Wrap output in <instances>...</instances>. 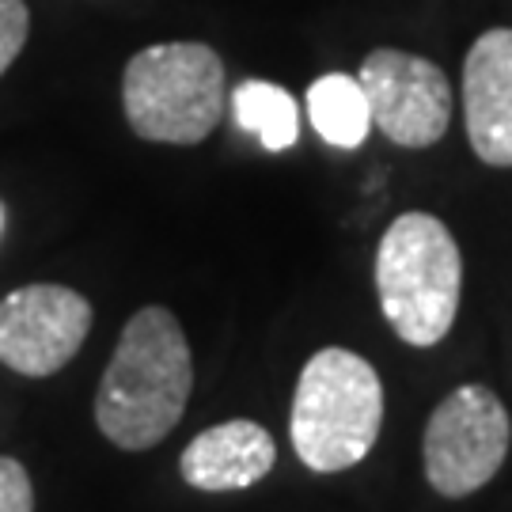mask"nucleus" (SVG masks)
I'll return each instance as SVG.
<instances>
[{
	"label": "nucleus",
	"instance_id": "nucleus-7",
	"mask_svg": "<svg viewBox=\"0 0 512 512\" xmlns=\"http://www.w3.org/2000/svg\"><path fill=\"white\" fill-rule=\"evenodd\" d=\"M361 88L368 95L372 126L403 148H429L452 122V84L429 57L406 50H372L361 61Z\"/></svg>",
	"mask_w": 512,
	"mask_h": 512
},
{
	"label": "nucleus",
	"instance_id": "nucleus-13",
	"mask_svg": "<svg viewBox=\"0 0 512 512\" xmlns=\"http://www.w3.org/2000/svg\"><path fill=\"white\" fill-rule=\"evenodd\" d=\"M0 512H35L31 475L12 456H0Z\"/></svg>",
	"mask_w": 512,
	"mask_h": 512
},
{
	"label": "nucleus",
	"instance_id": "nucleus-1",
	"mask_svg": "<svg viewBox=\"0 0 512 512\" xmlns=\"http://www.w3.org/2000/svg\"><path fill=\"white\" fill-rule=\"evenodd\" d=\"M194 391V353L175 311L148 304L122 327L95 391V425L122 452H148L183 421Z\"/></svg>",
	"mask_w": 512,
	"mask_h": 512
},
{
	"label": "nucleus",
	"instance_id": "nucleus-8",
	"mask_svg": "<svg viewBox=\"0 0 512 512\" xmlns=\"http://www.w3.org/2000/svg\"><path fill=\"white\" fill-rule=\"evenodd\" d=\"M467 141L490 167H512V27L478 35L463 61Z\"/></svg>",
	"mask_w": 512,
	"mask_h": 512
},
{
	"label": "nucleus",
	"instance_id": "nucleus-11",
	"mask_svg": "<svg viewBox=\"0 0 512 512\" xmlns=\"http://www.w3.org/2000/svg\"><path fill=\"white\" fill-rule=\"evenodd\" d=\"M232 110H236L239 129L258 137L262 148H270V152H285L300 137L296 99L270 80H243L232 92Z\"/></svg>",
	"mask_w": 512,
	"mask_h": 512
},
{
	"label": "nucleus",
	"instance_id": "nucleus-9",
	"mask_svg": "<svg viewBox=\"0 0 512 512\" xmlns=\"http://www.w3.org/2000/svg\"><path fill=\"white\" fill-rule=\"evenodd\" d=\"M277 444L258 421L236 418L209 425L190 440L179 456V475L202 494L251 490L274 471Z\"/></svg>",
	"mask_w": 512,
	"mask_h": 512
},
{
	"label": "nucleus",
	"instance_id": "nucleus-5",
	"mask_svg": "<svg viewBox=\"0 0 512 512\" xmlns=\"http://www.w3.org/2000/svg\"><path fill=\"white\" fill-rule=\"evenodd\" d=\"M512 421L490 387L463 384L448 391L425 421V478L440 497H471L494 482L509 456Z\"/></svg>",
	"mask_w": 512,
	"mask_h": 512
},
{
	"label": "nucleus",
	"instance_id": "nucleus-10",
	"mask_svg": "<svg viewBox=\"0 0 512 512\" xmlns=\"http://www.w3.org/2000/svg\"><path fill=\"white\" fill-rule=\"evenodd\" d=\"M308 118L315 133L334 148L365 145L372 133V110L357 76L327 73L308 88Z\"/></svg>",
	"mask_w": 512,
	"mask_h": 512
},
{
	"label": "nucleus",
	"instance_id": "nucleus-6",
	"mask_svg": "<svg viewBox=\"0 0 512 512\" xmlns=\"http://www.w3.org/2000/svg\"><path fill=\"white\" fill-rule=\"evenodd\" d=\"M92 304L69 285H23L0 300V365L19 376H54L73 361L88 330Z\"/></svg>",
	"mask_w": 512,
	"mask_h": 512
},
{
	"label": "nucleus",
	"instance_id": "nucleus-14",
	"mask_svg": "<svg viewBox=\"0 0 512 512\" xmlns=\"http://www.w3.org/2000/svg\"><path fill=\"white\" fill-rule=\"evenodd\" d=\"M0 228H4V205H0Z\"/></svg>",
	"mask_w": 512,
	"mask_h": 512
},
{
	"label": "nucleus",
	"instance_id": "nucleus-2",
	"mask_svg": "<svg viewBox=\"0 0 512 512\" xmlns=\"http://www.w3.org/2000/svg\"><path fill=\"white\" fill-rule=\"evenodd\" d=\"M384 425V384L361 353L327 346L311 353L296 380L289 437L315 475H338L372 452Z\"/></svg>",
	"mask_w": 512,
	"mask_h": 512
},
{
	"label": "nucleus",
	"instance_id": "nucleus-4",
	"mask_svg": "<svg viewBox=\"0 0 512 512\" xmlns=\"http://www.w3.org/2000/svg\"><path fill=\"white\" fill-rule=\"evenodd\" d=\"M224 103V61L205 42H156L129 57L122 107L141 141L198 145L220 126Z\"/></svg>",
	"mask_w": 512,
	"mask_h": 512
},
{
	"label": "nucleus",
	"instance_id": "nucleus-3",
	"mask_svg": "<svg viewBox=\"0 0 512 512\" xmlns=\"http://www.w3.org/2000/svg\"><path fill=\"white\" fill-rule=\"evenodd\" d=\"M376 296L406 346L444 342L463 296V255L444 220L418 209L391 220L376 247Z\"/></svg>",
	"mask_w": 512,
	"mask_h": 512
},
{
	"label": "nucleus",
	"instance_id": "nucleus-12",
	"mask_svg": "<svg viewBox=\"0 0 512 512\" xmlns=\"http://www.w3.org/2000/svg\"><path fill=\"white\" fill-rule=\"evenodd\" d=\"M31 31V12L23 0H0V76L12 69Z\"/></svg>",
	"mask_w": 512,
	"mask_h": 512
}]
</instances>
